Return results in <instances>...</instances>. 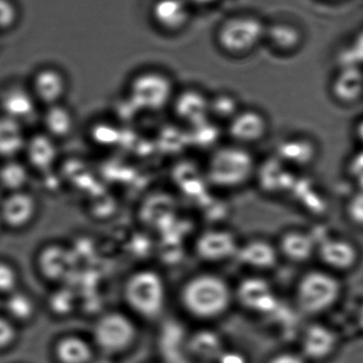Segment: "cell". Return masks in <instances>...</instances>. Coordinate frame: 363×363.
Listing matches in <instances>:
<instances>
[{
  "instance_id": "cell-1",
  "label": "cell",
  "mask_w": 363,
  "mask_h": 363,
  "mask_svg": "<svg viewBox=\"0 0 363 363\" xmlns=\"http://www.w3.org/2000/svg\"><path fill=\"white\" fill-rule=\"evenodd\" d=\"M180 298L181 305L188 314L207 321L218 318L229 311L234 293L222 277L202 273L185 282Z\"/></svg>"
},
{
  "instance_id": "cell-2",
  "label": "cell",
  "mask_w": 363,
  "mask_h": 363,
  "mask_svg": "<svg viewBox=\"0 0 363 363\" xmlns=\"http://www.w3.org/2000/svg\"><path fill=\"white\" fill-rule=\"evenodd\" d=\"M123 295L128 308L147 321L161 316L168 300L165 279L159 272L149 269L136 270L128 276Z\"/></svg>"
},
{
  "instance_id": "cell-3",
  "label": "cell",
  "mask_w": 363,
  "mask_h": 363,
  "mask_svg": "<svg viewBox=\"0 0 363 363\" xmlns=\"http://www.w3.org/2000/svg\"><path fill=\"white\" fill-rule=\"evenodd\" d=\"M257 162L248 147L230 142L211 152L206 177L217 187L234 189L247 184L257 172Z\"/></svg>"
},
{
  "instance_id": "cell-4",
  "label": "cell",
  "mask_w": 363,
  "mask_h": 363,
  "mask_svg": "<svg viewBox=\"0 0 363 363\" xmlns=\"http://www.w3.org/2000/svg\"><path fill=\"white\" fill-rule=\"evenodd\" d=\"M266 28L265 21L255 14H233L217 28V45L227 55L243 57L265 41Z\"/></svg>"
},
{
  "instance_id": "cell-5",
  "label": "cell",
  "mask_w": 363,
  "mask_h": 363,
  "mask_svg": "<svg viewBox=\"0 0 363 363\" xmlns=\"http://www.w3.org/2000/svg\"><path fill=\"white\" fill-rule=\"evenodd\" d=\"M137 339L134 320L124 312L103 313L92 326L91 340L99 354L119 359L134 348Z\"/></svg>"
},
{
  "instance_id": "cell-6",
  "label": "cell",
  "mask_w": 363,
  "mask_h": 363,
  "mask_svg": "<svg viewBox=\"0 0 363 363\" xmlns=\"http://www.w3.org/2000/svg\"><path fill=\"white\" fill-rule=\"evenodd\" d=\"M342 294V284L328 269H314L298 280L296 301L305 315H321L332 308Z\"/></svg>"
},
{
  "instance_id": "cell-7",
  "label": "cell",
  "mask_w": 363,
  "mask_h": 363,
  "mask_svg": "<svg viewBox=\"0 0 363 363\" xmlns=\"http://www.w3.org/2000/svg\"><path fill=\"white\" fill-rule=\"evenodd\" d=\"M174 97L172 78L161 71H143L135 76L128 86V101L135 108L146 111L165 108Z\"/></svg>"
},
{
  "instance_id": "cell-8",
  "label": "cell",
  "mask_w": 363,
  "mask_h": 363,
  "mask_svg": "<svg viewBox=\"0 0 363 363\" xmlns=\"http://www.w3.org/2000/svg\"><path fill=\"white\" fill-rule=\"evenodd\" d=\"M28 86L39 106L45 108L64 103L69 92V80L58 67L43 66L32 74Z\"/></svg>"
},
{
  "instance_id": "cell-9",
  "label": "cell",
  "mask_w": 363,
  "mask_h": 363,
  "mask_svg": "<svg viewBox=\"0 0 363 363\" xmlns=\"http://www.w3.org/2000/svg\"><path fill=\"white\" fill-rule=\"evenodd\" d=\"M269 123L259 110L242 108L240 112L227 123V134L230 142L248 147L261 143L268 136Z\"/></svg>"
},
{
  "instance_id": "cell-10",
  "label": "cell",
  "mask_w": 363,
  "mask_h": 363,
  "mask_svg": "<svg viewBox=\"0 0 363 363\" xmlns=\"http://www.w3.org/2000/svg\"><path fill=\"white\" fill-rule=\"evenodd\" d=\"M328 270L348 272L357 268L362 252L354 242L346 238H329L320 243L316 251Z\"/></svg>"
},
{
  "instance_id": "cell-11",
  "label": "cell",
  "mask_w": 363,
  "mask_h": 363,
  "mask_svg": "<svg viewBox=\"0 0 363 363\" xmlns=\"http://www.w3.org/2000/svg\"><path fill=\"white\" fill-rule=\"evenodd\" d=\"M77 259L71 248L60 245H48L38 257L39 272L45 279L53 282H66L75 274Z\"/></svg>"
},
{
  "instance_id": "cell-12",
  "label": "cell",
  "mask_w": 363,
  "mask_h": 363,
  "mask_svg": "<svg viewBox=\"0 0 363 363\" xmlns=\"http://www.w3.org/2000/svg\"><path fill=\"white\" fill-rule=\"evenodd\" d=\"M151 19L156 30L163 34L183 32L191 20V6L186 0H156L151 9Z\"/></svg>"
},
{
  "instance_id": "cell-13",
  "label": "cell",
  "mask_w": 363,
  "mask_h": 363,
  "mask_svg": "<svg viewBox=\"0 0 363 363\" xmlns=\"http://www.w3.org/2000/svg\"><path fill=\"white\" fill-rule=\"evenodd\" d=\"M237 238L226 230H209L199 235L195 242L198 257L208 262H220L237 255Z\"/></svg>"
},
{
  "instance_id": "cell-14",
  "label": "cell",
  "mask_w": 363,
  "mask_h": 363,
  "mask_svg": "<svg viewBox=\"0 0 363 363\" xmlns=\"http://www.w3.org/2000/svg\"><path fill=\"white\" fill-rule=\"evenodd\" d=\"M337 337L333 330L321 323H314L305 328L301 337V352L305 360L322 363L335 354Z\"/></svg>"
},
{
  "instance_id": "cell-15",
  "label": "cell",
  "mask_w": 363,
  "mask_h": 363,
  "mask_svg": "<svg viewBox=\"0 0 363 363\" xmlns=\"http://www.w3.org/2000/svg\"><path fill=\"white\" fill-rule=\"evenodd\" d=\"M0 104L5 116L16 121L21 125L35 119L40 120V115H38L39 105L28 85H14L7 89L2 94Z\"/></svg>"
},
{
  "instance_id": "cell-16",
  "label": "cell",
  "mask_w": 363,
  "mask_h": 363,
  "mask_svg": "<svg viewBox=\"0 0 363 363\" xmlns=\"http://www.w3.org/2000/svg\"><path fill=\"white\" fill-rule=\"evenodd\" d=\"M38 211V203L33 195L23 191L11 192L4 199L0 216L4 224L13 229H23L33 222Z\"/></svg>"
},
{
  "instance_id": "cell-17",
  "label": "cell",
  "mask_w": 363,
  "mask_h": 363,
  "mask_svg": "<svg viewBox=\"0 0 363 363\" xmlns=\"http://www.w3.org/2000/svg\"><path fill=\"white\" fill-rule=\"evenodd\" d=\"M51 353L55 363H92L98 352L91 337L70 333L55 341Z\"/></svg>"
},
{
  "instance_id": "cell-18",
  "label": "cell",
  "mask_w": 363,
  "mask_h": 363,
  "mask_svg": "<svg viewBox=\"0 0 363 363\" xmlns=\"http://www.w3.org/2000/svg\"><path fill=\"white\" fill-rule=\"evenodd\" d=\"M234 297L243 307L254 313H269L277 301L271 286L261 277H249L238 286Z\"/></svg>"
},
{
  "instance_id": "cell-19",
  "label": "cell",
  "mask_w": 363,
  "mask_h": 363,
  "mask_svg": "<svg viewBox=\"0 0 363 363\" xmlns=\"http://www.w3.org/2000/svg\"><path fill=\"white\" fill-rule=\"evenodd\" d=\"M178 118L191 127L210 118V97L198 89H187L174 97Z\"/></svg>"
},
{
  "instance_id": "cell-20",
  "label": "cell",
  "mask_w": 363,
  "mask_h": 363,
  "mask_svg": "<svg viewBox=\"0 0 363 363\" xmlns=\"http://www.w3.org/2000/svg\"><path fill=\"white\" fill-rule=\"evenodd\" d=\"M318 145L312 138L294 136L280 142L276 156L287 166L307 168L318 159Z\"/></svg>"
},
{
  "instance_id": "cell-21",
  "label": "cell",
  "mask_w": 363,
  "mask_h": 363,
  "mask_svg": "<svg viewBox=\"0 0 363 363\" xmlns=\"http://www.w3.org/2000/svg\"><path fill=\"white\" fill-rule=\"evenodd\" d=\"M304 31L298 25L289 21H276L266 23L265 41L277 52L291 55L303 45Z\"/></svg>"
},
{
  "instance_id": "cell-22",
  "label": "cell",
  "mask_w": 363,
  "mask_h": 363,
  "mask_svg": "<svg viewBox=\"0 0 363 363\" xmlns=\"http://www.w3.org/2000/svg\"><path fill=\"white\" fill-rule=\"evenodd\" d=\"M330 91L335 101L351 105L363 95V72L355 66H345L335 74Z\"/></svg>"
},
{
  "instance_id": "cell-23",
  "label": "cell",
  "mask_w": 363,
  "mask_h": 363,
  "mask_svg": "<svg viewBox=\"0 0 363 363\" xmlns=\"http://www.w3.org/2000/svg\"><path fill=\"white\" fill-rule=\"evenodd\" d=\"M24 152L32 169L37 172H46L56 162L58 156L57 141L43 131L27 138Z\"/></svg>"
},
{
  "instance_id": "cell-24",
  "label": "cell",
  "mask_w": 363,
  "mask_h": 363,
  "mask_svg": "<svg viewBox=\"0 0 363 363\" xmlns=\"http://www.w3.org/2000/svg\"><path fill=\"white\" fill-rule=\"evenodd\" d=\"M40 123L44 133L56 141L65 140L72 135L76 128V117L65 103L43 108Z\"/></svg>"
},
{
  "instance_id": "cell-25",
  "label": "cell",
  "mask_w": 363,
  "mask_h": 363,
  "mask_svg": "<svg viewBox=\"0 0 363 363\" xmlns=\"http://www.w3.org/2000/svg\"><path fill=\"white\" fill-rule=\"evenodd\" d=\"M280 255L294 263L308 262L318 251V245L310 233L302 230H290L280 238Z\"/></svg>"
},
{
  "instance_id": "cell-26",
  "label": "cell",
  "mask_w": 363,
  "mask_h": 363,
  "mask_svg": "<svg viewBox=\"0 0 363 363\" xmlns=\"http://www.w3.org/2000/svg\"><path fill=\"white\" fill-rule=\"evenodd\" d=\"M279 255L278 247L269 242L254 240L240 245L236 256L244 265L257 270H268L276 265Z\"/></svg>"
},
{
  "instance_id": "cell-27",
  "label": "cell",
  "mask_w": 363,
  "mask_h": 363,
  "mask_svg": "<svg viewBox=\"0 0 363 363\" xmlns=\"http://www.w3.org/2000/svg\"><path fill=\"white\" fill-rule=\"evenodd\" d=\"M23 126L9 117L0 118V157L11 159L24 151L27 137Z\"/></svg>"
},
{
  "instance_id": "cell-28",
  "label": "cell",
  "mask_w": 363,
  "mask_h": 363,
  "mask_svg": "<svg viewBox=\"0 0 363 363\" xmlns=\"http://www.w3.org/2000/svg\"><path fill=\"white\" fill-rule=\"evenodd\" d=\"M188 350L199 361L216 360L223 352L222 341L216 333L202 330L192 335L188 342Z\"/></svg>"
},
{
  "instance_id": "cell-29",
  "label": "cell",
  "mask_w": 363,
  "mask_h": 363,
  "mask_svg": "<svg viewBox=\"0 0 363 363\" xmlns=\"http://www.w3.org/2000/svg\"><path fill=\"white\" fill-rule=\"evenodd\" d=\"M6 311L14 323H28L35 318L37 305L30 294L17 290L7 295Z\"/></svg>"
},
{
  "instance_id": "cell-30",
  "label": "cell",
  "mask_w": 363,
  "mask_h": 363,
  "mask_svg": "<svg viewBox=\"0 0 363 363\" xmlns=\"http://www.w3.org/2000/svg\"><path fill=\"white\" fill-rule=\"evenodd\" d=\"M241 109L239 101L230 92L220 91L210 97V118L217 123H229Z\"/></svg>"
},
{
  "instance_id": "cell-31",
  "label": "cell",
  "mask_w": 363,
  "mask_h": 363,
  "mask_svg": "<svg viewBox=\"0 0 363 363\" xmlns=\"http://www.w3.org/2000/svg\"><path fill=\"white\" fill-rule=\"evenodd\" d=\"M191 129L193 130L191 133L193 137V143L202 150L210 149V151L212 152L220 147L219 142L222 134L219 123L209 118L197 125L191 127Z\"/></svg>"
},
{
  "instance_id": "cell-32",
  "label": "cell",
  "mask_w": 363,
  "mask_h": 363,
  "mask_svg": "<svg viewBox=\"0 0 363 363\" xmlns=\"http://www.w3.org/2000/svg\"><path fill=\"white\" fill-rule=\"evenodd\" d=\"M28 181L27 167L20 162L10 161L0 169V184L10 192L23 191Z\"/></svg>"
},
{
  "instance_id": "cell-33",
  "label": "cell",
  "mask_w": 363,
  "mask_h": 363,
  "mask_svg": "<svg viewBox=\"0 0 363 363\" xmlns=\"http://www.w3.org/2000/svg\"><path fill=\"white\" fill-rule=\"evenodd\" d=\"M77 294L72 288L64 286L53 291L48 298V308L53 315L63 318L77 308Z\"/></svg>"
},
{
  "instance_id": "cell-34",
  "label": "cell",
  "mask_w": 363,
  "mask_h": 363,
  "mask_svg": "<svg viewBox=\"0 0 363 363\" xmlns=\"http://www.w3.org/2000/svg\"><path fill=\"white\" fill-rule=\"evenodd\" d=\"M19 274L13 266L0 262V294L9 295L18 290Z\"/></svg>"
},
{
  "instance_id": "cell-35",
  "label": "cell",
  "mask_w": 363,
  "mask_h": 363,
  "mask_svg": "<svg viewBox=\"0 0 363 363\" xmlns=\"http://www.w3.org/2000/svg\"><path fill=\"white\" fill-rule=\"evenodd\" d=\"M19 20V10L13 0H0V31H9Z\"/></svg>"
},
{
  "instance_id": "cell-36",
  "label": "cell",
  "mask_w": 363,
  "mask_h": 363,
  "mask_svg": "<svg viewBox=\"0 0 363 363\" xmlns=\"http://www.w3.org/2000/svg\"><path fill=\"white\" fill-rule=\"evenodd\" d=\"M18 339L16 323L9 318L0 316V351L7 350Z\"/></svg>"
},
{
  "instance_id": "cell-37",
  "label": "cell",
  "mask_w": 363,
  "mask_h": 363,
  "mask_svg": "<svg viewBox=\"0 0 363 363\" xmlns=\"http://www.w3.org/2000/svg\"><path fill=\"white\" fill-rule=\"evenodd\" d=\"M347 215L353 225L363 230V191L348 202Z\"/></svg>"
},
{
  "instance_id": "cell-38",
  "label": "cell",
  "mask_w": 363,
  "mask_h": 363,
  "mask_svg": "<svg viewBox=\"0 0 363 363\" xmlns=\"http://www.w3.org/2000/svg\"><path fill=\"white\" fill-rule=\"evenodd\" d=\"M218 363H249L248 358L237 351H224L220 354Z\"/></svg>"
},
{
  "instance_id": "cell-39",
  "label": "cell",
  "mask_w": 363,
  "mask_h": 363,
  "mask_svg": "<svg viewBox=\"0 0 363 363\" xmlns=\"http://www.w3.org/2000/svg\"><path fill=\"white\" fill-rule=\"evenodd\" d=\"M303 355L281 354L273 357L269 363H307Z\"/></svg>"
},
{
  "instance_id": "cell-40",
  "label": "cell",
  "mask_w": 363,
  "mask_h": 363,
  "mask_svg": "<svg viewBox=\"0 0 363 363\" xmlns=\"http://www.w3.org/2000/svg\"><path fill=\"white\" fill-rule=\"evenodd\" d=\"M351 172L357 176H363V152L353 159L351 163Z\"/></svg>"
},
{
  "instance_id": "cell-41",
  "label": "cell",
  "mask_w": 363,
  "mask_h": 363,
  "mask_svg": "<svg viewBox=\"0 0 363 363\" xmlns=\"http://www.w3.org/2000/svg\"><path fill=\"white\" fill-rule=\"evenodd\" d=\"M119 359L98 353L92 363H119Z\"/></svg>"
},
{
  "instance_id": "cell-42",
  "label": "cell",
  "mask_w": 363,
  "mask_h": 363,
  "mask_svg": "<svg viewBox=\"0 0 363 363\" xmlns=\"http://www.w3.org/2000/svg\"><path fill=\"white\" fill-rule=\"evenodd\" d=\"M186 1L191 7H208L215 5L218 0H186Z\"/></svg>"
},
{
  "instance_id": "cell-43",
  "label": "cell",
  "mask_w": 363,
  "mask_h": 363,
  "mask_svg": "<svg viewBox=\"0 0 363 363\" xmlns=\"http://www.w3.org/2000/svg\"><path fill=\"white\" fill-rule=\"evenodd\" d=\"M354 136L363 147V118L359 120L354 127Z\"/></svg>"
},
{
  "instance_id": "cell-44",
  "label": "cell",
  "mask_w": 363,
  "mask_h": 363,
  "mask_svg": "<svg viewBox=\"0 0 363 363\" xmlns=\"http://www.w3.org/2000/svg\"><path fill=\"white\" fill-rule=\"evenodd\" d=\"M358 322L360 323V325L363 329V305L360 308V311L358 313Z\"/></svg>"
},
{
  "instance_id": "cell-45",
  "label": "cell",
  "mask_w": 363,
  "mask_h": 363,
  "mask_svg": "<svg viewBox=\"0 0 363 363\" xmlns=\"http://www.w3.org/2000/svg\"><path fill=\"white\" fill-rule=\"evenodd\" d=\"M3 224H4V222H3V220H2V217H1V216H0V230H1V228H2Z\"/></svg>"
},
{
  "instance_id": "cell-46",
  "label": "cell",
  "mask_w": 363,
  "mask_h": 363,
  "mask_svg": "<svg viewBox=\"0 0 363 363\" xmlns=\"http://www.w3.org/2000/svg\"><path fill=\"white\" fill-rule=\"evenodd\" d=\"M327 1H339V0H327Z\"/></svg>"
}]
</instances>
